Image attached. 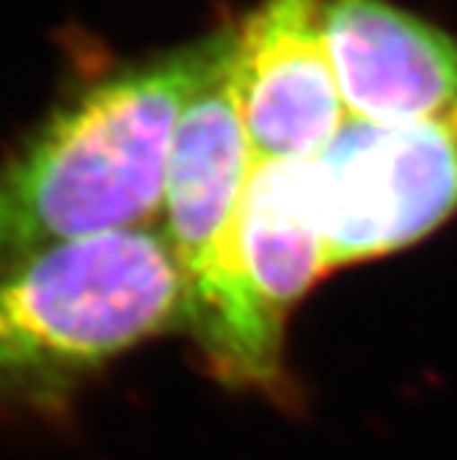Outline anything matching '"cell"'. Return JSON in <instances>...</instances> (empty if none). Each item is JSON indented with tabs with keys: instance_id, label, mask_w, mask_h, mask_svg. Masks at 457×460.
Segmentation results:
<instances>
[{
	"instance_id": "6da1fadb",
	"label": "cell",
	"mask_w": 457,
	"mask_h": 460,
	"mask_svg": "<svg viewBox=\"0 0 457 460\" xmlns=\"http://www.w3.org/2000/svg\"><path fill=\"white\" fill-rule=\"evenodd\" d=\"M232 36L224 28L110 72L0 163V273L64 243L149 226L163 213L180 116Z\"/></svg>"
},
{
	"instance_id": "7a4b0ae2",
	"label": "cell",
	"mask_w": 457,
	"mask_h": 460,
	"mask_svg": "<svg viewBox=\"0 0 457 460\" xmlns=\"http://www.w3.org/2000/svg\"><path fill=\"white\" fill-rule=\"evenodd\" d=\"M185 328L163 229L75 240L0 273V400L61 405L110 361Z\"/></svg>"
},
{
	"instance_id": "3957f363",
	"label": "cell",
	"mask_w": 457,
	"mask_h": 460,
	"mask_svg": "<svg viewBox=\"0 0 457 460\" xmlns=\"http://www.w3.org/2000/svg\"><path fill=\"white\" fill-rule=\"evenodd\" d=\"M251 172L254 149L234 89L232 36L185 102L163 190V234L185 281V331L201 356L234 358L262 337L234 257V224Z\"/></svg>"
},
{
	"instance_id": "277c9868",
	"label": "cell",
	"mask_w": 457,
	"mask_h": 460,
	"mask_svg": "<svg viewBox=\"0 0 457 460\" xmlns=\"http://www.w3.org/2000/svg\"><path fill=\"white\" fill-rule=\"evenodd\" d=\"M301 174L330 270L400 254L457 216V113L413 124L347 116Z\"/></svg>"
},
{
	"instance_id": "5b68a950",
	"label": "cell",
	"mask_w": 457,
	"mask_h": 460,
	"mask_svg": "<svg viewBox=\"0 0 457 460\" xmlns=\"http://www.w3.org/2000/svg\"><path fill=\"white\" fill-rule=\"evenodd\" d=\"M234 89L254 160L312 157L342 130L322 0H259L234 31Z\"/></svg>"
},
{
	"instance_id": "8992f818",
	"label": "cell",
	"mask_w": 457,
	"mask_h": 460,
	"mask_svg": "<svg viewBox=\"0 0 457 460\" xmlns=\"http://www.w3.org/2000/svg\"><path fill=\"white\" fill-rule=\"evenodd\" d=\"M347 116L413 124L457 113V36L391 0H322Z\"/></svg>"
},
{
	"instance_id": "52a82bcc",
	"label": "cell",
	"mask_w": 457,
	"mask_h": 460,
	"mask_svg": "<svg viewBox=\"0 0 457 460\" xmlns=\"http://www.w3.org/2000/svg\"><path fill=\"white\" fill-rule=\"evenodd\" d=\"M301 163L254 160L234 224L240 279L265 320L284 333L293 309L334 273L303 199Z\"/></svg>"
}]
</instances>
